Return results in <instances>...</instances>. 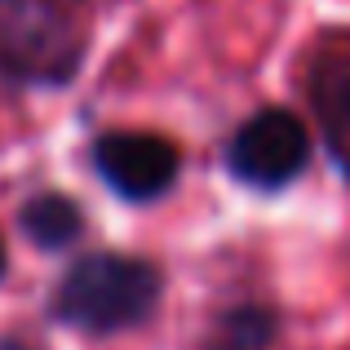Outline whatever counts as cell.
I'll use <instances>...</instances> for the list:
<instances>
[{
  "label": "cell",
  "instance_id": "1",
  "mask_svg": "<svg viewBox=\"0 0 350 350\" xmlns=\"http://www.w3.org/2000/svg\"><path fill=\"white\" fill-rule=\"evenodd\" d=\"M160 301V271L142 257L124 253H89L62 275L58 319L85 333H120L142 324Z\"/></svg>",
  "mask_w": 350,
  "mask_h": 350
},
{
  "label": "cell",
  "instance_id": "2",
  "mask_svg": "<svg viewBox=\"0 0 350 350\" xmlns=\"http://www.w3.org/2000/svg\"><path fill=\"white\" fill-rule=\"evenodd\" d=\"M80 31L53 0H0V76L62 85L80 67Z\"/></svg>",
  "mask_w": 350,
  "mask_h": 350
},
{
  "label": "cell",
  "instance_id": "3",
  "mask_svg": "<svg viewBox=\"0 0 350 350\" xmlns=\"http://www.w3.org/2000/svg\"><path fill=\"white\" fill-rule=\"evenodd\" d=\"M310 160V133L293 111L284 107H266L253 120L239 124V133L231 137L226 164L244 187H288Z\"/></svg>",
  "mask_w": 350,
  "mask_h": 350
},
{
  "label": "cell",
  "instance_id": "4",
  "mask_svg": "<svg viewBox=\"0 0 350 350\" xmlns=\"http://www.w3.org/2000/svg\"><path fill=\"white\" fill-rule=\"evenodd\" d=\"M94 164L103 182L124 200H155L178 182L182 155L169 137L142 133V129H120V133L98 137Z\"/></svg>",
  "mask_w": 350,
  "mask_h": 350
},
{
  "label": "cell",
  "instance_id": "5",
  "mask_svg": "<svg viewBox=\"0 0 350 350\" xmlns=\"http://www.w3.org/2000/svg\"><path fill=\"white\" fill-rule=\"evenodd\" d=\"M310 94H315V111H319L328 151H333L337 169L350 178V58L324 62Z\"/></svg>",
  "mask_w": 350,
  "mask_h": 350
},
{
  "label": "cell",
  "instance_id": "6",
  "mask_svg": "<svg viewBox=\"0 0 350 350\" xmlns=\"http://www.w3.org/2000/svg\"><path fill=\"white\" fill-rule=\"evenodd\" d=\"M85 231V217H80V204L67 196H58V191H44V196L27 200L23 204V235L31 239L36 248H44V253H62V248H71Z\"/></svg>",
  "mask_w": 350,
  "mask_h": 350
},
{
  "label": "cell",
  "instance_id": "7",
  "mask_svg": "<svg viewBox=\"0 0 350 350\" xmlns=\"http://www.w3.org/2000/svg\"><path fill=\"white\" fill-rule=\"evenodd\" d=\"M222 333L235 350H253L271 337V315H262V310H239V315H226Z\"/></svg>",
  "mask_w": 350,
  "mask_h": 350
},
{
  "label": "cell",
  "instance_id": "8",
  "mask_svg": "<svg viewBox=\"0 0 350 350\" xmlns=\"http://www.w3.org/2000/svg\"><path fill=\"white\" fill-rule=\"evenodd\" d=\"M0 275H5V244H0Z\"/></svg>",
  "mask_w": 350,
  "mask_h": 350
}]
</instances>
